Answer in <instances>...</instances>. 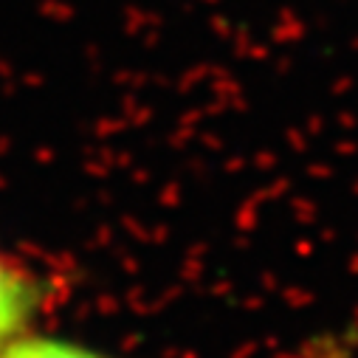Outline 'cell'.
Masks as SVG:
<instances>
[{
    "label": "cell",
    "mask_w": 358,
    "mask_h": 358,
    "mask_svg": "<svg viewBox=\"0 0 358 358\" xmlns=\"http://www.w3.org/2000/svg\"><path fill=\"white\" fill-rule=\"evenodd\" d=\"M48 305L45 280L0 245V347L31 330Z\"/></svg>",
    "instance_id": "6da1fadb"
},
{
    "label": "cell",
    "mask_w": 358,
    "mask_h": 358,
    "mask_svg": "<svg viewBox=\"0 0 358 358\" xmlns=\"http://www.w3.org/2000/svg\"><path fill=\"white\" fill-rule=\"evenodd\" d=\"M0 358H116V355L91 341L43 333L31 327L0 347Z\"/></svg>",
    "instance_id": "7a4b0ae2"
}]
</instances>
